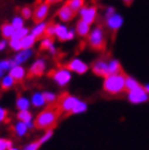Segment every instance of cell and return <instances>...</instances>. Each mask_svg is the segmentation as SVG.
<instances>
[{
    "label": "cell",
    "instance_id": "obj_3",
    "mask_svg": "<svg viewBox=\"0 0 149 150\" xmlns=\"http://www.w3.org/2000/svg\"><path fill=\"white\" fill-rule=\"evenodd\" d=\"M88 43L89 45L94 49H101L105 44V33H104V29L100 26L94 27L91 33L88 35Z\"/></svg>",
    "mask_w": 149,
    "mask_h": 150
},
{
    "label": "cell",
    "instance_id": "obj_39",
    "mask_svg": "<svg viewBox=\"0 0 149 150\" xmlns=\"http://www.w3.org/2000/svg\"><path fill=\"white\" fill-rule=\"evenodd\" d=\"M45 35L48 37H55V23H51V25H48L47 27V32H45Z\"/></svg>",
    "mask_w": 149,
    "mask_h": 150
},
{
    "label": "cell",
    "instance_id": "obj_45",
    "mask_svg": "<svg viewBox=\"0 0 149 150\" xmlns=\"http://www.w3.org/2000/svg\"><path fill=\"white\" fill-rule=\"evenodd\" d=\"M44 1H47L48 4H56V3L62 1V0H44Z\"/></svg>",
    "mask_w": 149,
    "mask_h": 150
},
{
    "label": "cell",
    "instance_id": "obj_42",
    "mask_svg": "<svg viewBox=\"0 0 149 150\" xmlns=\"http://www.w3.org/2000/svg\"><path fill=\"white\" fill-rule=\"evenodd\" d=\"M116 11H115V9L113 6H109V7H106V10H105V17H109V16H111V15H114Z\"/></svg>",
    "mask_w": 149,
    "mask_h": 150
},
{
    "label": "cell",
    "instance_id": "obj_23",
    "mask_svg": "<svg viewBox=\"0 0 149 150\" xmlns=\"http://www.w3.org/2000/svg\"><path fill=\"white\" fill-rule=\"evenodd\" d=\"M35 40H37L35 37H34L33 34L29 33L28 35H26L25 38L21 40L22 49H32V48H33V45H34V43H35Z\"/></svg>",
    "mask_w": 149,
    "mask_h": 150
},
{
    "label": "cell",
    "instance_id": "obj_33",
    "mask_svg": "<svg viewBox=\"0 0 149 150\" xmlns=\"http://www.w3.org/2000/svg\"><path fill=\"white\" fill-rule=\"evenodd\" d=\"M21 16L25 20H29L31 17H33V9L29 6H25L21 9Z\"/></svg>",
    "mask_w": 149,
    "mask_h": 150
},
{
    "label": "cell",
    "instance_id": "obj_18",
    "mask_svg": "<svg viewBox=\"0 0 149 150\" xmlns=\"http://www.w3.org/2000/svg\"><path fill=\"white\" fill-rule=\"evenodd\" d=\"M91 25L87 23V22L79 20L76 25V33L79 35V37H88L89 33H91Z\"/></svg>",
    "mask_w": 149,
    "mask_h": 150
},
{
    "label": "cell",
    "instance_id": "obj_12",
    "mask_svg": "<svg viewBox=\"0 0 149 150\" xmlns=\"http://www.w3.org/2000/svg\"><path fill=\"white\" fill-rule=\"evenodd\" d=\"M47 70V62L44 59H37L34 62H32L29 67V74L31 76H42Z\"/></svg>",
    "mask_w": 149,
    "mask_h": 150
},
{
    "label": "cell",
    "instance_id": "obj_8",
    "mask_svg": "<svg viewBox=\"0 0 149 150\" xmlns=\"http://www.w3.org/2000/svg\"><path fill=\"white\" fill-rule=\"evenodd\" d=\"M96 13H98V10H96L95 6H83L78 12L81 20L87 22V23H89V25H92L95 21Z\"/></svg>",
    "mask_w": 149,
    "mask_h": 150
},
{
    "label": "cell",
    "instance_id": "obj_48",
    "mask_svg": "<svg viewBox=\"0 0 149 150\" xmlns=\"http://www.w3.org/2000/svg\"><path fill=\"white\" fill-rule=\"evenodd\" d=\"M10 150H20V149H17V148H13V146H12V148H11Z\"/></svg>",
    "mask_w": 149,
    "mask_h": 150
},
{
    "label": "cell",
    "instance_id": "obj_25",
    "mask_svg": "<svg viewBox=\"0 0 149 150\" xmlns=\"http://www.w3.org/2000/svg\"><path fill=\"white\" fill-rule=\"evenodd\" d=\"M108 65H109V76L110 74H116V73H120L121 71V66H120V62L117 61L115 59H111L108 61Z\"/></svg>",
    "mask_w": 149,
    "mask_h": 150
},
{
    "label": "cell",
    "instance_id": "obj_10",
    "mask_svg": "<svg viewBox=\"0 0 149 150\" xmlns=\"http://www.w3.org/2000/svg\"><path fill=\"white\" fill-rule=\"evenodd\" d=\"M67 69L71 72L78 73V74H83V73H86L88 71V65L83 61V60L76 57V59H72L71 61L67 64Z\"/></svg>",
    "mask_w": 149,
    "mask_h": 150
},
{
    "label": "cell",
    "instance_id": "obj_46",
    "mask_svg": "<svg viewBox=\"0 0 149 150\" xmlns=\"http://www.w3.org/2000/svg\"><path fill=\"white\" fill-rule=\"evenodd\" d=\"M122 1L125 3V4H127V5H130L132 1H133V0H122Z\"/></svg>",
    "mask_w": 149,
    "mask_h": 150
},
{
    "label": "cell",
    "instance_id": "obj_6",
    "mask_svg": "<svg viewBox=\"0 0 149 150\" xmlns=\"http://www.w3.org/2000/svg\"><path fill=\"white\" fill-rule=\"evenodd\" d=\"M127 99L132 104H143V103L148 101L149 94L147 93L144 87L140 86V87L133 89V91H130L127 93Z\"/></svg>",
    "mask_w": 149,
    "mask_h": 150
},
{
    "label": "cell",
    "instance_id": "obj_16",
    "mask_svg": "<svg viewBox=\"0 0 149 150\" xmlns=\"http://www.w3.org/2000/svg\"><path fill=\"white\" fill-rule=\"evenodd\" d=\"M26 70H25V67L22 66V65H13L11 67V70L9 71V74L10 76L16 81V82H20L22 81L25 77H26Z\"/></svg>",
    "mask_w": 149,
    "mask_h": 150
},
{
    "label": "cell",
    "instance_id": "obj_15",
    "mask_svg": "<svg viewBox=\"0 0 149 150\" xmlns=\"http://www.w3.org/2000/svg\"><path fill=\"white\" fill-rule=\"evenodd\" d=\"M73 16H74V12L66 4L62 5L60 9L57 10V17L62 23H65V22H70L73 18Z\"/></svg>",
    "mask_w": 149,
    "mask_h": 150
},
{
    "label": "cell",
    "instance_id": "obj_9",
    "mask_svg": "<svg viewBox=\"0 0 149 150\" xmlns=\"http://www.w3.org/2000/svg\"><path fill=\"white\" fill-rule=\"evenodd\" d=\"M105 23L110 31H118L123 25V17L120 13L115 12L114 15H111V16L105 17Z\"/></svg>",
    "mask_w": 149,
    "mask_h": 150
},
{
    "label": "cell",
    "instance_id": "obj_14",
    "mask_svg": "<svg viewBox=\"0 0 149 150\" xmlns=\"http://www.w3.org/2000/svg\"><path fill=\"white\" fill-rule=\"evenodd\" d=\"M32 55H33L32 49H22V50L16 52V55H15L12 59V61L15 65H22V64H25L27 60H29V57Z\"/></svg>",
    "mask_w": 149,
    "mask_h": 150
},
{
    "label": "cell",
    "instance_id": "obj_5",
    "mask_svg": "<svg viewBox=\"0 0 149 150\" xmlns=\"http://www.w3.org/2000/svg\"><path fill=\"white\" fill-rule=\"evenodd\" d=\"M54 82L59 86V87H65L69 84V82L72 78V73L67 67H61V69H57L53 72L51 74Z\"/></svg>",
    "mask_w": 149,
    "mask_h": 150
},
{
    "label": "cell",
    "instance_id": "obj_1",
    "mask_svg": "<svg viewBox=\"0 0 149 150\" xmlns=\"http://www.w3.org/2000/svg\"><path fill=\"white\" fill-rule=\"evenodd\" d=\"M104 91L109 94H118L126 89V77L122 73L106 76L103 83Z\"/></svg>",
    "mask_w": 149,
    "mask_h": 150
},
{
    "label": "cell",
    "instance_id": "obj_34",
    "mask_svg": "<svg viewBox=\"0 0 149 150\" xmlns=\"http://www.w3.org/2000/svg\"><path fill=\"white\" fill-rule=\"evenodd\" d=\"M9 47L13 50V51H20L22 50V44H21V40H17V39H9Z\"/></svg>",
    "mask_w": 149,
    "mask_h": 150
},
{
    "label": "cell",
    "instance_id": "obj_17",
    "mask_svg": "<svg viewBox=\"0 0 149 150\" xmlns=\"http://www.w3.org/2000/svg\"><path fill=\"white\" fill-rule=\"evenodd\" d=\"M47 27H48V23L45 21L35 22V25L31 28V34H33L35 38H40V37H43L44 34H45Z\"/></svg>",
    "mask_w": 149,
    "mask_h": 150
},
{
    "label": "cell",
    "instance_id": "obj_30",
    "mask_svg": "<svg viewBox=\"0 0 149 150\" xmlns=\"http://www.w3.org/2000/svg\"><path fill=\"white\" fill-rule=\"evenodd\" d=\"M140 87V84L138 83V81L133 77H126V89L130 92V91H133V89H136Z\"/></svg>",
    "mask_w": 149,
    "mask_h": 150
},
{
    "label": "cell",
    "instance_id": "obj_41",
    "mask_svg": "<svg viewBox=\"0 0 149 150\" xmlns=\"http://www.w3.org/2000/svg\"><path fill=\"white\" fill-rule=\"evenodd\" d=\"M7 47H9V42L6 39H0V52H3Z\"/></svg>",
    "mask_w": 149,
    "mask_h": 150
},
{
    "label": "cell",
    "instance_id": "obj_13",
    "mask_svg": "<svg viewBox=\"0 0 149 150\" xmlns=\"http://www.w3.org/2000/svg\"><path fill=\"white\" fill-rule=\"evenodd\" d=\"M92 70L98 76H103V77L109 76V65H108V61H105V60H98V61H95L92 66Z\"/></svg>",
    "mask_w": 149,
    "mask_h": 150
},
{
    "label": "cell",
    "instance_id": "obj_31",
    "mask_svg": "<svg viewBox=\"0 0 149 150\" xmlns=\"http://www.w3.org/2000/svg\"><path fill=\"white\" fill-rule=\"evenodd\" d=\"M53 44H54V42H53V38H51V37L45 35L40 39V48L44 50H49V48L53 45Z\"/></svg>",
    "mask_w": 149,
    "mask_h": 150
},
{
    "label": "cell",
    "instance_id": "obj_20",
    "mask_svg": "<svg viewBox=\"0 0 149 150\" xmlns=\"http://www.w3.org/2000/svg\"><path fill=\"white\" fill-rule=\"evenodd\" d=\"M28 129H29V128H28L27 123L22 122V121H17L16 123H15V126H13L15 134H16L17 137H20V138L25 137L26 134H27V132H28Z\"/></svg>",
    "mask_w": 149,
    "mask_h": 150
},
{
    "label": "cell",
    "instance_id": "obj_21",
    "mask_svg": "<svg viewBox=\"0 0 149 150\" xmlns=\"http://www.w3.org/2000/svg\"><path fill=\"white\" fill-rule=\"evenodd\" d=\"M15 31H16V29L13 28V26L11 23H4L0 27V32H1V35L4 39H11Z\"/></svg>",
    "mask_w": 149,
    "mask_h": 150
},
{
    "label": "cell",
    "instance_id": "obj_26",
    "mask_svg": "<svg viewBox=\"0 0 149 150\" xmlns=\"http://www.w3.org/2000/svg\"><path fill=\"white\" fill-rule=\"evenodd\" d=\"M15 81L10 74H5V76L0 79V86H1V88L3 89H10V88H12L13 87V84H15Z\"/></svg>",
    "mask_w": 149,
    "mask_h": 150
},
{
    "label": "cell",
    "instance_id": "obj_7",
    "mask_svg": "<svg viewBox=\"0 0 149 150\" xmlns=\"http://www.w3.org/2000/svg\"><path fill=\"white\" fill-rule=\"evenodd\" d=\"M50 12V4L47 1H39L33 9V18L35 22H42L44 21Z\"/></svg>",
    "mask_w": 149,
    "mask_h": 150
},
{
    "label": "cell",
    "instance_id": "obj_35",
    "mask_svg": "<svg viewBox=\"0 0 149 150\" xmlns=\"http://www.w3.org/2000/svg\"><path fill=\"white\" fill-rule=\"evenodd\" d=\"M53 134H54V131H53V129H47L45 132H44V133H43V136L40 137V139L38 140L39 143H40V145L44 144V143H47V142H48L51 137H53Z\"/></svg>",
    "mask_w": 149,
    "mask_h": 150
},
{
    "label": "cell",
    "instance_id": "obj_37",
    "mask_svg": "<svg viewBox=\"0 0 149 150\" xmlns=\"http://www.w3.org/2000/svg\"><path fill=\"white\" fill-rule=\"evenodd\" d=\"M43 94H44V98H45V100H47V104H53L57 99L56 94L53 93V92H44Z\"/></svg>",
    "mask_w": 149,
    "mask_h": 150
},
{
    "label": "cell",
    "instance_id": "obj_47",
    "mask_svg": "<svg viewBox=\"0 0 149 150\" xmlns=\"http://www.w3.org/2000/svg\"><path fill=\"white\" fill-rule=\"evenodd\" d=\"M144 89H145V91H147V93H148V94H149V83H148V84H145V86H144Z\"/></svg>",
    "mask_w": 149,
    "mask_h": 150
},
{
    "label": "cell",
    "instance_id": "obj_36",
    "mask_svg": "<svg viewBox=\"0 0 149 150\" xmlns=\"http://www.w3.org/2000/svg\"><path fill=\"white\" fill-rule=\"evenodd\" d=\"M12 148V142L5 138H0V150H10Z\"/></svg>",
    "mask_w": 149,
    "mask_h": 150
},
{
    "label": "cell",
    "instance_id": "obj_32",
    "mask_svg": "<svg viewBox=\"0 0 149 150\" xmlns=\"http://www.w3.org/2000/svg\"><path fill=\"white\" fill-rule=\"evenodd\" d=\"M87 109H88V105H87L84 101H82V100H81V101L76 105V108L72 110L71 114H83V112L87 111Z\"/></svg>",
    "mask_w": 149,
    "mask_h": 150
},
{
    "label": "cell",
    "instance_id": "obj_22",
    "mask_svg": "<svg viewBox=\"0 0 149 150\" xmlns=\"http://www.w3.org/2000/svg\"><path fill=\"white\" fill-rule=\"evenodd\" d=\"M31 100L26 96H18L16 100V108L18 109V111H23V110H28L31 106Z\"/></svg>",
    "mask_w": 149,
    "mask_h": 150
},
{
    "label": "cell",
    "instance_id": "obj_19",
    "mask_svg": "<svg viewBox=\"0 0 149 150\" xmlns=\"http://www.w3.org/2000/svg\"><path fill=\"white\" fill-rule=\"evenodd\" d=\"M31 104L34 108H43L44 105L47 104V100H45V98H44V94L40 93V92L33 93L32 96H31Z\"/></svg>",
    "mask_w": 149,
    "mask_h": 150
},
{
    "label": "cell",
    "instance_id": "obj_4",
    "mask_svg": "<svg viewBox=\"0 0 149 150\" xmlns=\"http://www.w3.org/2000/svg\"><path fill=\"white\" fill-rule=\"evenodd\" d=\"M76 34V29L69 28L65 23H55V37L60 42L72 40Z\"/></svg>",
    "mask_w": 149,
    "mask_h": 150
},
{
    "label": "cell",
    "instance_id": "obj_43",
    "mask_svg": "<svg viewBox=\"0 0 149 150\" xmlns=\"http://www.w3.org/2000/svg\"><path fill=\"white\" fill-rule=\"evenodd\" d=\"M49 54L50 55H56V52H57V49H56V47H55V44H53L50 48H49Z\"/></svg>",
    "mask_w": 149,
    "mask_h": 150
},
{
    "label": "cell",
    "instance_id": "obj_24",
    "mask_svg": "<svg viewBox=\"0 0 149 150\" xmlns=\"http://www.w3.org/2000/svg\"><path fill=\"white\" fill-rule=\"evenodd\" d=\"M66 5L76 13V12H79V10L84 6V0H67Z\"/></svg>",
    "mask_w": 149,
    "mask_h": 150
},
{
    "label": "cell",
    "instance_id": "obj_27",
    "mask_svg": "<svg viewBox=\"0 0 149 150\" xmlns=\"http://www.w3.org/2000/svg\"><path fill=\"white\" fill-rule=\"evenodd\" d=\"M29 33H31V31H29L27 27H22V28L16 29V31H15V33H13V35H12V38H11V39L22 40V39H23L26 35H28Z\"/></svg>",
    "mask_w": 149,
    "mask_h": 150
},
{
    "label": "cell",
    "instance_id": "obj_44",
    "mask_svg": "<svg viewBox=\"0 0 149 150\" xmlns=\"http://www.w3.org/2000/svg\"><path fill=\"white\" fill-rule=\"evenodd\" d=\"M5 72H6V71L4 70V67L1 66V64H0V79H1V78H3L4 76H5V74H4Z\"/></svg>",
    "mask_w": 149,
    "mask_h": 150
},
{
    "label": "cell",
    "instance_id": "obj_38",
    "mask_svg": "<svg viewBox=\"0 0 149 150\" xmlns=\"http://www.w3.org/2000/svg\"><path fill=\"white\" fill-rule=\"evenodd\" d=\"M40 146V143L39 142H31L29 144L25 145V148L22 149V150H38Z\"/></svg>",
    "mask_w": 149,
    "mask_h": 150
},
{
    "label": "cell",
    "instance_id": "obj_40",
    "mask_svg": "<svg viewBox=\"0 0 149 150\" xmlns=\"http://www.w3.org/2000/svg\"><path fill=\"white\" fill-rule=\"evenodd\" d=\"M6 116H7L6 110L3 106H0V122H4L5 120H6Z\"/></svg>",
    "mask_w": 149,
    "mask_h": 150
},
{
    "label": "cell",
    "instance_id": "obj_29",
    "mask_svg": "<svg viewBox=\"0 0 149 150\" xmlns=\"http://www.w3.org/2000/svg\"><path fill=\"white\" fill-rule=\"evenodd\" d=\"M10 23L13 26L15 29H20L22 27H25V18L21 16V15H17V16H13Z\"/></svg>",
    "mask_w": 149,
    "mask_h": 150
},
{
    "label": "cell",
    "instance_id": "obj_11",
    "mask_svg": "<svg viewBox=\"0 0 149 150\" xmlns=\"http://www.w3.org/2000/svg\"><path fill=\"white\" fill-rule=\"evenodd\" d=\"M79 101L81 100L78 98H76V96H73V95H65L62 98V100H61L60 108L65 112H72V110L76 108V105Z\"/></svg>",
    "mask_w": 149,
    "mask_h": 150
},
{
    "label": "cell",
    "instance_id": "obj_2",
    "mask_svg": "<svg viewBox=\"0 0 149 150\" xmlns=\"http://www.w3.org/2000/svg\"><path fill=\"white\" fill-rule=\"evenodd\" d=\"M59 116V112L54 109H47L42 111L40 114L35 117V127L39 129H51L55 123Z\"/></svg>",
    "mask_w": 149,
    "mask_h": 150
},
{
    "label": "cell",
    "instance_id": "obj_28",
    "mask_svg": "<svg viewBox=\"0 0 149 150\" xmlns=\"http://www.w3.org/2000/svg\"><path fill=\"white\" fill-rule=\"evenodd\" d=\"M17 118H18V121H22V122H25V123H28V122L33 121V120H32L33 117H32L31 111H28V110L18 111V114H17Z\"/></svg>",
    "mask_w": 149,
    "mask_h": 150
}]
</instances>
